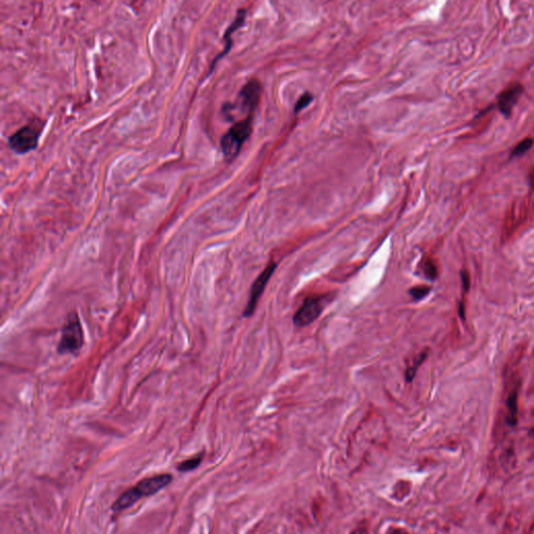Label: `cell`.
Masks as SVG:
<instances>
[{"label":"cell","instance_id":"6da1fadb","mask_svg":"<svg viewBox=\"0 0 534 534\" xmlns=\"http://www.w3.org/2000/svg\"><path fill=\"white\" fill-rule=\"evenodd\" d=\"M172 481L170 474L157 475L154 477H148L141 480L137 485L125 490L124 493L116 500L113 505L114 511H121L128 509L129 507L137 503L140 499L157 494L158 491L163 489Z\"/></svg>","mask_w":534,"mask_h":534},{"label":"cell","instance_id":"7a4b0ae2","mask_svg":"<svg viewBox=\"0 0 534 534\" xmlns=\"http://www.w3.org/2000/svg\"><path fill=\"white\" fill-rule=\"evenodd\" d=\"M262 95V84L257 79L250 80L241 88L238 96H237L236 103L231 104L226 103L223 106V114L227 120L232 121L233 112L239 110L241 114H244L245 117H253V113L256 112L257 107L260 103V98Z\"/></svg>","mask_w":534,"mask_h":534},{"label":"cell","instance_id":"3957f363","mask_svg":"<svg viewBox=\"0 0 534 534\" xmlns=\"http://www.w3.org/2000/svg\"><path fill=\"white\" fill-rule=\"evenodd\" d=\"M253 117H247L236 121L220 140V147L226 162H232L253 132Z\"/></svg>","mask_w":534,"mask_h":534},{"label":"cell","instance_id":"277c9868","mask_svg":"<svg viewBox=\"0 0 534 534\" xmlns=\"http://www.w3.org/2000/svg\"><path fill=\"white\" fill-rule=\"evenodd\" d=\"M84 344V335L82 321L76 311L67 316L62 328L60 341L57 343V353L61 355L79 353Z\"/></svg>","mask_w":534,"mask_h":534},{"label":"cell","instance_id":"5b68a950","mask_svg":"<svg viewBox=\"0 0 534 534\" xmlns=\"http://www.w3.org/2000/svg\"><path fill=\"white\" fill-rule=\"evenodd\" d=\"M42 126L29 123L17 130L7 139L8 146L18 155H24L38 147Z\"/></svg>","mask_w":534,"mask_h":534},{"label":"cell","instance_id":"8992f818","mask_svg":"<svg viewBox=\"0 0 534 534\" xmlns=\"http://www.w3.org/2000/svg\"><path fill=\"white\" fill-rule=\"evenodd\" d=\"M276 267H277V264L274 263V262H270V263L266 266V268L263 271H262V273L260 274V276L255 280V282H253V284L252 286L247 307H245V309L243 311V315L245 317H249V316L253 315V311H255V309H256L257 303L261 298V294L263 293L265 287H266V285H267V283L269 281V279H270L271 276H273Z\"/></svg>","mask_w":534,"mask_h":534},{"label":"cell","instance_id":"52a82bcc","mask_svg":"<svg viewBox=\"0 0 534 534\" xmlns=\"http://www.w3.org/2000/svg\"><path fill=\"white\" fill-rule=\"evenodd\" d=\"M324 310V302L320 298H309L304 302L302 307L295 312L293 323L296 327H306L315 321Z\"/></svg>","mask_w":534,"mask_h":534},{"label":"cell","instance_id":"ba28073f","mask_svg":"<svg viewBox=\"0 0 534 534\" xmlns=\"http://www.w3.org/2000/svg\"><path fill=\"white\" fill-rule=\"evenodd\" d=\"M523 91L524 87L521 84L516 83L509 87H507L505 90L500 93L498 96L497 105L499 111L503 114V116H505L506 118H509L511 116L512 110L516 103H518Z\"/></svg>","mask_w":534,"mask_h":534},{"label":"cell","instance_id":"9c48e42d","mask_svg":"<svg viewBox=\"0 0 534 534\" xmlns=\"http://www.w3.org/2000/svg\"><path fill=\"white\" fill-rule=\"evenodd\" d=\"M247 13H248V12H247V10H245V8H240V10H239L238 12H237L236 17H235V19L233 20V22H232L230 25H228V28H226V30H225V35H224L225 48H224V50H223V53H222V54H219V55L215 57V60L213 61V63L211 64L209 74H210L212 71H213V69L215 68L216 63L219 62L220 58H222L223 56H225V55H227L228 52H230V50H231L232 44H233V41H232L233 33H234L236 30H238V29L242 27L243 23H244V21H245V19H247Z\"/></svg>","mask_w":534,"mask_h":534},{"label":"cell","instance_id":"30bf717a","mask_svg":"<svg viewBox=\"0 0 534 534\" xmlns=\"http://www.w3.org/2000/svg\"><path fill=\"white\" fill-rule=\"evenodd\" d=\"M508 410V423L515 426L518 422V388H513L506 399Z\"/></svg>","mask_w":534,"mask_h":534},{"label":"cell","instance_id":"8fae6325","mask_svg":"<svg viewBox=\"0 0 534 534\" xmlns=\"http://www.w3.org/2000/svg\"><path fill=\"white\" fill-rule=\"evenodd\" d=\"M427 356H428L427 351L419 354L418 357L414 359V361L412 362L411 365L408 366V368L406 369V374L405 375H406L407 382H411V381L413 380V378L415 377V374H417V370L419 369V367L421 366V364L423 362V360L427 358Z\"/></svg>","mask_w":534,"mask_h":534},{"label":"cell","instance_id":"7c38bea8","mask_svg":"<svg viewBox=\"0 0 534 534\" xmlns=\"http://www.w3.org/2000/svg\"><path fill=\"white\" fill-rule=\"evenodd\" d=\"M201 461H202V454H197L194 457H192V458H189L187 460L181 462L179 464V467H177V470L181 472H190L194 469H197Z\"/></svg>","mask_w":534,"mask_h":534},{"label":"cell","instance_id":"4fadbf2b","mask_svg":"<svg viewBox=\"0 0 534 534\" xmlns=\"http://www.w3.org/2000/svg\"><path fill=\"white\" fill-rule=\"evenodd\" d=\"M534 141L532 138H526L522 140L519 144H516L515 147L512 149V157H520L526 154V152L533 146Z\"/></svg>","mask_w":534,"mask_h":534},{"label":"cell","instance_id":"5bb4252c","mask_svg":"<svg viewBox=\"0 0 534 534\" xmlns=\"http://www.w3.org/2000/svg\"><path fill=\"white\" fill-rule=\"evenodd\" d=\"M312 100H313V95L311 94V93L309 92L304 93V94L298 99V101H296V104L294 106V112L300 113L305 108H307L312 103Z\"/></svg>","mask_w":534,"mask_h":534},{"label":"cell","instance_id":"9a60e30c","mask_svg":"<svg viewBox=\"0 0 534 534\" xmlns=\"http://www.w3.org/2000/svg\"><path fill=\"white\" fill-rule=\"evenodd\" d=\"M429 292H430V287H428V286L414 287V288H411L410 291H409L410 295L412 296L413 300H415V301H419V300L423 299Z\"/></svg>","mask_w":534,"mask_h":534},{"label":"cell","instance_id":"2e32d148","mask_svg":"<svg viewBox=\"0 0 534 534\" xmlns=\"http://www.w3.org/2000/svg\"><path fill=\"white\" fill-rule=\"evenodd\" d=\"M423 271H425V275L430 279H435L436 276H437L436 266L432 261H427L426 262L425 266H423Z\"/></svg>","mask_w":534,"mask_h":534},{"label":"cell","instance_id":"e0dca14e","mask_svg":"<svg viewBox=\"0 0 534 534\" xmlns=\"http://www.w3.org/2000/svg\"><path fill=\"white\" fill-rule=\"evenodd\" d=\"M392 534H408V532L403 530V529H395L393 531Z\"/></svg>","mask_w":534,"mask_h":534},{"label":"cell","instance_id":"ac0fdd59","mask_svg":"<svg viewBox=\"0 0 534 534\" xmlns=\"http://www.w3.org/2000/svg\"><path fill=\"white\" fill-rule=\"evenodd\" d=\"M352 534H365L362 530H356L354 532H352Z\"/></svg>","mask_w":534,"mask_h":534},{"label":"cell","instance_id":"d6986e66","mask_svg":"<svg viewBox=\"0 0 534 534\" xmlns=\"http://www.w3.org/2000/svg\"><path fill=\"white\" fill-rule=\"evenodd\" d=\"M529 435H530L531 437H533V438H534V428H532V429L530 430V432H529Z\"/></svg>","mask_w":534,"mask_h":534}]
</instances>
